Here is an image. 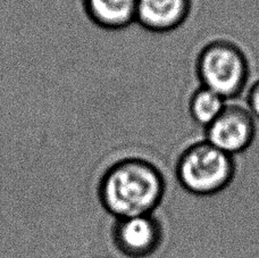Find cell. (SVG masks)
<instances>
[{"label": "cell", "instance_id": "cell-1", "mask_svg": "<svg viewBox=\"0 0 259 258\" xmlns=\"http://www.w3.org/2000/svg\"><path fill=\"white\" fill-rule=\"evenodd\" d=\"M165 192L163 172L150 160L140 157L123 158L110 165L98 187L100 204L116 220L154 214Z\"/></svg>", "mask_w": 259, "mask_h": 258}, {"label": "cell", "instance_id": "cell-2", "mask_svg": "<svg viewBox=\"0 0 259 258\" xmlns=\"http://www.w3.org/2000/svg\"><path fill=\"white\" fill-rule=\"evenodd\" d=\"M237 164L233 156L225 154L206 140L188 146L175 164V177L187 192L210 197L225 190L233 182Z\"/></svg>", "mask_w": 259, "mask_h": 258}, {"label": "cell", "instance_id": "cell-3", "mask_svg": "<svg viewBox=\"0 0 259 258\" xmlns=\"http://www.w3.org/2000/svg\"><path fill=\"white\" fill-rule=\"evenodd\" d=\"M196 74L201 87L228 101L240 97L248 84L250 67L247 55L237 44L225 39L211 40L199 52Z\"/></svg>", "mask_w": 259, "mask_h": 258}, {"label": "cell", "instance_id": "cell-4", "mask_svg": "<svg viewBox=\"0 0 259 258\" xmlns=\"http://www.w3.org/2000/svg\"><path fill=\"white\" fill-rule=\"evenodd\" d=\"M256 133V119L248 108L228 104L220 116L205 128V140L234 157L250 148Z\"/></svg>", "mask_w": 259, "mask_h": 258}, {"label": "cell", "instance_id": "cell-5", "mask_svg": "<svg viewBox=\"0 0 259 258\" xmlns=\"http://www.w3.org/2000/svg\"><path fill=\"white\" fill-rule=\"evenodd\" d=\"M164 230L154 214L117 219L113 227L114 245L128 258H146L159 249Z\"/></svg>", "mask_w": 259, "mask_h": 258}, {"label": "cell", "instance_id": "cell-6", "mask_svg": "<svg viewBox=\"0 0 259 258\" xmlns=\"http://www.w3.org/2000/svg\"><path fill=\"white\" fill-rule=\"evenodd\" d=\"M192 0H138L136 23L154 33L179 29L190 16Z\"/></svg>", "mask_w": 259, "mask_h": 258}, {"label": "cell", "instance_id": "cell-7", "mask_svg": "<svg viewBox=\"0 0 259 258\" xmlns=\"http://www.w3.org/2000/svg\"><path fill=\"white\" fill-rule=\"evenodd\" d=\"M137 5L138 0H83L90 21L110 31L126 29L136 23Z\"/></svg>", "mask_w": 259, "mask_h": 258}, {"label": "cell", "instance_id": "cell-8", "mask_svg": "<svg viewBox=\"0 0 259 258\" xmlns=\"http://www.w3.org/2000/svg\"><path fill=\"white\" fill-rule=\"evenodd\" d=\"M226 105L228 101L223 97L200 85L189 99V114L192 121L205 130L220 116Z\"/></svg>", "mask_w": 259, "mask_h": 258}, {"label": "cell", "instance_id": "cell-9", "mask_svg": "<svg viewBox=\"0 0 259 258\" xmlns=\"http://www.w3.org/2000/svg\"><path fill=\"white\" fill-rule=\"evenodd\" d=\"M247 108L259 121V79L253 82L247 95Z\"/></svg>", "mask_w": 259, "mask_h": 258}]
</instances>
